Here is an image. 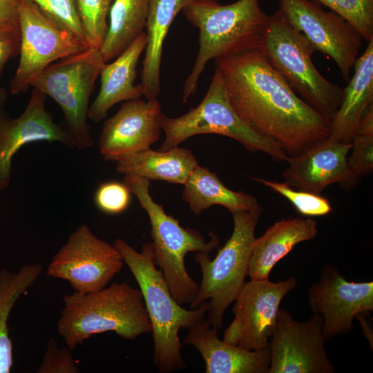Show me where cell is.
I'll use <instances>...</instances> for the list:
<instances>
[{"instance_id":"obj_1","label":"cell","mask_w":373,"mask_h":373,"mask_svg":"<svg viewBox=\"0 0 373 373\" xmlns=\"http://www.w3.org/2000/svg\"><path fill=\"white\" fill-rule=\"evenodd\" d=\"M215 64L236 113L289 157L329 137V122L298 97L260 48L218 57Z\"/></svg>"},{"instance_id":"obj_2","label":"cell","mask_w":373,"mask_h":373,"mask_svg":"<svg viewBox=\"0 0 373 373\" xmlns=\"http://www.w3.org/2000/svg\"><path fill=\"white\" fill-rule=\"evenodd\" d=\"M133 274L142 294L151 324L153 363L160 372L171 373L186 367L179 338L180 329H189L206 318L207 302L186 309L172 296L162 271L153 260L152 242L136 251L122 238L113 243Z\"/></svg>"},{"instance_id":"obj_3","label":"cell","mask_w":373,"mask_h":373,"mask_svg":"<svg viewBox=\"0 0 373 373\" xmlns=\"http://www.w3.org/2000/svg\"><path fill=\"white\" fill-rule=\"evenodd\" d=\"M199 29V50L183 86L182 103L197 90L207 62L260 47L269 15L259 0H238L221 5L216 0H195L182 10Z\"/></svg>"},{"instance_id":"obj_4","label":"cell","mask_w":373,"mask_h":373,"mask_svg":"<svg viewBox=\"0 0 373 373\" xmlns=\"http://www.w3.org/2000/svg\"><path fill=\"white\" fill-rule=\"evenodd\" d=\"M63 304L57 333L71 350L95 334L113 332L135 340L152 330L140 289L124 282L86 294L74 291L64 296Z\"/></svg>"},{"instance_id":"obj_5","label":"cell","mask_w":373,"mask_h":373,"mask_svg":"<svg viewBox=\"0 0 373 373\" xmlns=\"http://www.w3.org/2000/svg\"><path fill=\"white\" fill-rule=\"evenodd\" d=\"M123 182L149 216L153 260L160 268L172 296L181 305L190 304L198 293L199 285L186 270L185 256L189 252L209 254L219 247V237L211 232V239L207 242L198 230L182 227L177 219L165 212L162 205L153 200L149 180L124 175Z\"/></svg>"},{"instance_id":"obj_6","label":"cell","mask_w":373,"mask_h":373,"mask_svg":"<svg viewBox=\"0 0 373 373\" xmlns=\"http://www.w3.org/2000/svg\"><path fill=\"white\" fill-rule=\"evenodd\" d=\"M260 48L291 89L330 122L343 88L318 72L312 60L316 50L279 9L269 16Z\"/></svg>"},{"instance_id":"obj_7","label":"cell","mask_w":373,"mask_h":373,"mask_svg":"<svg viewBox=\"0 0 373 373\" xmlns=\"http://www.w3.org/2000/svg\"><path fill=\"white\" fill-rule=\"evenodd\" d=\"M262 212L260 207L233 214V232L213 260L208 253H195L202 280L189 307L196 309L207 302L206 319L218 329L222 327L226 309L236 300L246 283L255 230Z\"/></svg>"},{"instance_id":"obj_8","label":"cell","mask_w":373,"mask_h":373,"mask_svg":"<svg viewBox=\"0 0 373 373\" xmlns=\"http://www.w3.org/2000/svg\"><path fill=\"white\" fill-rule=\"evenodd\" d=\"M165 137L159 151L179 146L200 134H217L233 139L251 153L262 152L276 162H287L289 156L274 140L258 133L232 107L227 90L214 73L209 88L198 106L184 115L169 117L159 115Z\"/></svg>"},{"instance_id":"obj_9","label":"cell","mask_w":373,"mask_h":373,"mask_svg":"<svg viewBox=\"0 0 373 373\" xmlns=\"http://www.w3.org/2000/svg\"><path fill=\"white\" fill-rule=\"evenodd\" d=\"M106 64L99 49L88 47L51 64L30 82L31 87L59 106L64 115L61 125L74 149L83 150L93 144L87 122L89 99Z\"/></svg>"},{"instance_id":"obj_10","label":"cell","mask_w":373,"mask_h":373,"mask_svg":"<svg viewBox=\"0 0 373 373\" xmlns=\"http://www.w3.org/2000/svg\"><path fill=\"white\" fill-rule=\"evenodd\" d=\"M18 13L20 57L10 84L13 95L26 93L32 79L51 64L89 47L28 0H19Z\"/></svg>"},{"instance_id":"obj_11","label":"cell","mask_w":373,"mask_h":373,"mask_svg":"<svg viewBox=\"0 0 373 373\" xmlns=\"http://www.w3.org/2000/svg\"><path fill=\"white\" fill-rule=\"evenodd\" d=\"M119 251L83 224L54 255L46 274L68 282L74 291L86 294L106 287L122 269Z\"/></svg>"},{"instance_id":"obj_12","label":"cell","mask_w":373,"mask_h":373,"mask_svg":"<svg viewBox=\"0 0 373 373\" xmlns=\"http://www.w3.org/2000/svg\"><path fill=\"white\" fill-rule=\"evenodd\" d=\"M279 10L316 51L331 57L345 82L358 57L362 37L337 13L324 10L315 0H279Z\"/></svg>"},{"instance_id":"obj_13","label":"cell","mask_w":373,"mask_h":373,"mask_svg":"<svg viewBox=\"0 0 373 373\" xmlns=\"http://www.w3.org/2000/svg\"><path fill=\"white\" fill-rule=\"evenodd\" d=\"M296 283L294 277L279 282L267 278L245 283L234 301V318L225 329L222 340L247 350L267 347L277 323L280 304Z\"/></svg>"},{"instance_id":"obj_14","label":"cell","mask_w":373,"mask_h":373,"mask_svg":"<svg viewBox=\"0 0 373 373\" xmlns=\"http://www.w3.org/2000/svg\"><path fill=\"white\" fill-rule=\"evenodd\" d=\"M269 343V373H334L335 367L325 348L323 318L318 314L305 322L296 321L280 309Z\"/></svg>"},{"instance_id":"obj_15","label":"cell","mask_w":373,"mask_h":373,"mask_svg":"<svg viewBox=\"0 0 373 373\" xmlns=\"http://www.w3.org/2000/svg\"><path fill=\"white\" fill-rule=\"evenodd\" d=\"M308 300L313 313L323 318V333L327 340L349 333L356 316L373 311V282L347 281L335 265H327L319 280L309 288Z\"/></svg>"},{"instance_id":"obj_16","label":"cell","mask_w":373,"mask_h":373,"mask_svg":"<svg viewBox=\"0 0 373 373\" xmlns=\"http://www.w3.org/2000/svg\"><path fill=\"white\" fill-rule=\"evenodd\" d=\"M161 113L157 99L125 101L102 127L98 146L104 159L117 162L151 148L160 137Z\"/></svg>"},{"instance_id":"obj_17","label":"cell","mask_w":373,"mask_h":373,"mask_svg":"<svg viewBox=\"0 0 373 373\" xmlns=\"http://www.w3.org/2000/svg\"><path fill=\"white\" fill-rule=\"evenodd\" d=\"M46 96L32 88L30 99L16 118L5 111L0 114V191L9 186L12 160L25 145L38 142H59L74 149L73 142L45 108Z\"/></svg>"},{"instance_id":"obj_18","label":"cell","mask_w":373,"mask_h":373,"mask_svg":"<svg viewBox=\"0 0 373 373\" xmlns=\"http://www.w3.org/2000/svg\"><path fill=\"white\" fill-rule=\"evenodd\" d=\"M350 149L351 144L327 138L300 155L289 157L283 172L285 182L296 189L316 194L333 184L354 186L347 166Z\"/></svg>"},{"instance_id":"obj_19","label":"cell","mask_w":373,"mask_h":373,"mask_svg":"<svg viewBox=\"0 0 373 373\" xmlns=\"http://www.w3.org/2000/svg\"><path fill=\"white\" fill-rule=\"evenodd\" d=\"M218 329L205 318L189 329L183 344L191 345L202 356L206 373H269V345L260 350H247L220 340Z\"/></svg>"},{"instance_id":"obj_20","label":"cell","mask_w":373,"mask_h":373,"mask_svg":"<svg viewBox=\"0 0 373 373\" xmlns=\"http://www.w3.org/2000/svg\"><path fill=\"white\" fill-rule=\"evenodd\" d=\"M146 46V35L140 36L117 57L106 63L100 74V88L89 106L88 118L99 122L116 104L140 99L143 95L140 84L135 85L137 66Z\"/></svg>"},{"instance_id":"obj_21","label":"cell","mask_w":373,"mask_h":373,"mask_svg":"<svg viewBox=\"0 0 373 373\" xmlns=\"http://www.w3.org/2000/svg\"><path fill=\"white\" fill-rule=\"evenodd\" d=\"M317 222L312 218H282L270 226L252 245L247 276L250 280L269 278L274 265L298 244L314 239Z\"/></svg>"},{"instance_id":"obj_22","label":"cell","mask_w":373,"mask_h":373,"mask_svg":"<svg viewBox=\"0 0 373 373\" xmlns=\"http://www.w3.org/2000/svg\"><path fill=\"white\" fill-rule=\"evenodd\" d=\"M353 68L341 103L329 122L328 139L345 144H351L363 115L373 104V39Z\"/></svg>"},{"instance_id":"obj_23","label":"cell","mask_w":373,"mask_h":373,"mask_svg":"<svg viewBox=\"0 0 373 373\" xmlns=\"http://www.w3.org/2000/svg\"><path fill=\"white\" fill-rule=\"evenodd\" d=\"M195 0H150L146 21V46L140 84L146 99L160 93V66L163 44L178 13Z\"/></svg>"},{"instance_id":"obj_24","label":"cell","mask_w":373,"mask_h":373,"mask_svg":"<svg viewBox=\"0 0 373 373\" xmlns=\"http://www.w3.org/2000/svg\"><path fill=\"white\" fill-rule=\"evenodd\" d=\"M197 166L198 162L193 153L178 146L166 151L149 148L133 153L117 161L116 170L124 175L184 185Z\"/></svg>"},{"instance_id":"obj_25","label":"cell","mask_w":373,"mask_h":373,"mask_svg":"<svg viewBox=\"0 0 373 373\" xmlns=\"http://www.w3.org/2000/svg\"><path fill=\"white\" fill-rule=\"evenodd\" d=\"M184 186L182 198L195 216L213 205L225 207L232 215L261 207L254 196L228 189L216 173L199 165L192 171Z\"/></svg>"},{"instance_id":"obj_26","label":"cell","mask_w":373,"mask_h":373,"mask_svg":"<svg viewBox=\"0 0 373 373\" xmlns=\"http://www.w3.org/2000/svg\"><path fill=\"white\" fill-rule=\"evenodd\" d=\"M150 0H113L108 14V28L99 49L108 63L122 54L143 32Z\"/></svg>"},{"instance_id":"obj_27","label":"cell","mask_w":373,"mask_h":373,"mask_svg":"<svg viewBox=\"0 0 373 373\" xmlns=\"http://www.w3.org/2000/svg\"><path fill=\"white\" fill-rule=\"evenodd\" d=\"M38 264L22 266L15 272L0 270V373H10L13 365V345L8 319L15 303L39 277Z\"/></svg>"},{"instance_id":"obj_28","label":"cell","mask_w":373,"mask_h":373,"mask_svg":"<svg viewBox=\"0 0 373 373\" xmlns=\"http://www.w3.org/2000/svg\"><path fill=\"white\" fill-rule=\"evenodd\" d=\"M113 0H76L81 24L89 47L100 49L108 28Z\"/></svg>"},{"instance_id":"obj_29","label":"cell","mask_w":373,"mask_h":373,"mask_svg":"<svg viewBox=\"0 0 373 373\" xmlns=\"http://www.w3.org/2000/svg\"><path fill=\"white\" fill-rule=\"evenodd\" d=\"M255 182L271 189L286 198L298 213L304 216H324L332 213L330 202L321 194L294 189L287 183L249 176Z\"/></svg>"},{"instance_id":"obj_30","label":"cell","mask_w":373,"mask_h":373,"mask_svg":"<svg viewBox=\"0 0 373 373\" xmlns=\"http://www.w3.org/2000/svg\"><path fill=\"white\" fill-rule=\"evenodd\" d=\"M337 13L367 42L373 39V0H315Z\"/></svg>"},{"instance_id":"obj_31","label":"cell","mask_w":373,"mask_h":373,"mask_svg":"<svg viewBox=\"0 0 373 373\" xmlns=\"http://www.w3.org/2000/svg\"><path fill=\"white\" fill-rule=\"evenodd\" d=\"M347 166L356 182L361 177L370 175L373 170V125L361 123L351 142Z\"/></svg>"},{"instance_id":"obj_32","label":"cell","mask_w":373,"mask_h":373,"mask_svg":"<svg viewBox=\"0 0 373 373\" xmlns=\"http://www.w3.org/2000/svg\"><path fill=\"white\" fill-rule=\"evenodd\" d=\"M28 1L33 3L44 15L88 45L79 17L76 0Z\"/></svg>"},{"instance_id":"obj_33","label":"cell","mask_w":373,"mask_h":373,"mask_svg":"<svg viewBox=\"0 0 373 373\" xmlns=\"http://www.w3.org/2000/svg\"><path fill=\"white\" fill-rule=\"evenodd\" d=\"M131 194L123 182L110 180L100 184L97 187L94 194V202L102 212L118 215L129 207Z\"/></svg>"},{"instance_id":"obj_34","label":"cell","mask_w":373,"mask_h":373,"mask_svg":"<svg viewBox=\"0 0 373 373\" xmlns=\"http://www.w3.org/2000/svg\"><path fill=\"white\" fill-rule=\"evenodd\" d=\"M37 373H79V370L71 352V350L59 347L55 338H50L47 344Z\"/></svg>"},{"instance_id":"obj_35","label":"cell","mask_w":373,"mask_h":373,"mask_svg":"<svg viewBox=\"0 0 373 373\" xmlns=\"http://www.w3.org/2000/svg\"><path fill=\"white\" fill-rule=\"evenodd\" d=\"M19 28L0 27V79L6 64L19 54Z\"/></svg>"},{"instance_id":"obj_36","label":"cell","mask_w":373,"mask_h":373,"mask_svg":"<svg viewBox=\"0 0 373 373\" xmlns=\"http://www.w3.org/2000/svg\"><path fill=\"white\" fill-rule=\"evenodd\" d=\"M19 0H0V27L19 28Z\"/></svg>"},{"instance_id":"obj_37","label":"cell","mask_w":373,"mask_h":373,"mask_svg":"<svg viewBox=\"0 0 373 373\" xmlns=\"http://www.w3.org/2000/svg\"><path fill=\"white\" fill-rule=\"evenodd\" d=\"M365 315H366V314H358V316H356V318L360 322V323H361V325L362 326V328H363V335L367 338V340L368 341V342H369V343H370V345L371 346V349L372 350V343H373L372 331V329H370L369 324L366 321Z\"/></svg>"},{"instance_id":"obj_38","label":"cell","mask_w":373,"mask_h":373,"mask_svg":"<svg viewBox=\"0 0 373 373\" xmlns=\"http://www.w3.org/2000/svg\"><path fill=\"white\" fill-rule=\"evenodd\" d=\"M7 99V93L4 88L0 87V114L4 112V106Z\"/></svg>"}]
</instances>
